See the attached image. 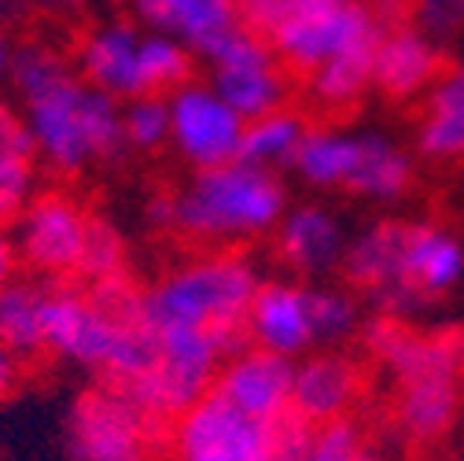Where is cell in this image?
<instances>
[{
    "mask_svg": "<svg viewBox=\"0 0 464 461\" xmlns=\"http://www.w3.org/2000/svg\"><path fill=\"white\" fill-rule=\"evenodd\" d=\"M262 284L258 266L240 251H207L166 270L140 296V318L151 332L199 329L232 348H247V307Z\"/></svg>",
    "mask_w": 464,
    "mask_h": 461,
    "instance_id": "6da1fadb",
    "label": "cell"
},
{
    "mask_svg": "<svg viewBox=\"0 0 464 461\" xmlns=\"http://www.w3.org/2000/svg\"><path fill=\"white\" fill-rule=\"evenodd\" d=\"M178 196V229L185 240L214 251L269 237L287 214V189L280 174L232 159L214 170H196Z\"/></svg>",
    "mask_w": 464,
    "mask_h": 461,
    "instance_id": "7a4b0ae2",
    "label": "cell"
},
{
    "mask_svg": "<svg viewBox=\"0 0 464 461\" xmlns=\"http://www.w3.org/2000/svg\"><path fill=\"white\" fill-rule=\"evenodd\" d=\"M23 123L37 162L63 178L85 174L96 162H114L126 152L122 103L85 85L78 71L23 100Z\"/></svg>",
    "mask_w": 464,
    "mask_h": 461,
    "instance_id": "3957f363",
    "label": "cell"
},
{
    "mask_svg": "<svg viewBox=\"0 0 464 461\" xmlns=\"http://www.w3.org/2000/svg\"><path fill=\"white\" fill-rule=\"evenodd\" d=\"M203 60L210 67L207 82L221 93V100H228L232 111H240L247 123L287 107V100H292L287 67L276 60L269 41L251 34L247 26H237L232 34H225Z\"/></svg>",
    "mask_w": 464,
    "mask_h": 461,
    "instance_id": "277c9868",
    "label": "cell"
},
{
    "mask_svg": "<svg viewBox=\"0 0 464 461\" xmlns=\"http://www.w3.org/2000/svg\"><path fill=\"white\" fill-rule=\"evenodd\" d=\"M383 23L362 5V0H321L317 8L303 12L284 30L269 37V48L287 67V74H314L317 67L332 64L335 55L354 48H369L383 37Z\"/></svg>",
    "mask_w": 464,
    "mask_h": 461,
    "instance_id": "5b68a950",
    "label": "cell"
},
{
    "mask_svg": "<svg viewBox=\"0 0 464 461\" xmlns=\"http://www.w3.org/2000/svg\"><path fill=\"white\" fill-rule=\"evenodd\" d=\"M140 314H114L107 310L89 288L60 284L48 288L44 307V351L55 358L74 362L92 373H107L114 362V351L122 343V332Z\"/></svg>",
    "mask_w": 464,
    "mask_h": 461,
    "instance_id": "8992f818",
    "label": "cell"
},
{
    "mask_svg": "<svg viewBox=\"0 0 464 461\" xmlns=\"http://www.w3.org/2000/svg\"><path fill=\"white\" fill-rule=\"evenodd\" d=\"M12 225V240L23 266L52 280L78 277L92 214L71 192H34V200Z\"/></svg>",
    "mask_w": 464,
    "mask_h": 461,
    "instance_id": "52a82bcc",
    "label": "cell"
},
{
    "mask_svg": "<svg viewBox=\"0 0 464 461\" xmlns=\"http://www.w3.org/2000/svg\"><path fill=\"white\" fill-rule=\"evenodd\" d=\"M169 148L196 170H214L240 159L247 119L232 111L210 82H188L169 93Z\"/></svg>",
    "mask_w": 464,
    "mask_h": 461,
    "instance_id": "ba28073f",
    "label": "cell"
},
{
    "mask_svg": "<svg viewBox=\"0 0 464 461\" xmlns=\"http://www.w3.org/2000/svg\"><path fill=\"white\" fill-rule=\"evenodd\" d=\"M169 454L173 461H273V425L210 391L169 425Z\"/></svg>",
    "mask_w": 464,
    "mask_h": 461,
    "instance_id": "9c48e42d",
    "label": "cell"
},
{
    "mask_svg": "<svg viewBox=\"0 0 464 461\" xmlns=\"http://www.w3.org/2000/svg\"><path fill=\"white\" fill-rule=\"evenodd\" d=\"M151 421L114 387H92L67 414V446L74 461H148Z\"/></svg>",
    "mask_w": 464,
    "mask_h": 461,
    "instance_id": "30bf717a",
    "label": "cell"
},
{
    "mask_svg": "<svg viewBox=\"0 0 464 461\" xmlns=\"http://www.w3.org/2000/svg\"><path fill=\"white\" fill-rule=\"evenodd\" d=\"M460 284H464V240L435 218L405 221L401 273H398L401 318L417 314L435 299H446Z\"/></svg>",
    "mask_w": 464,
    "mask_h": 461,
    "instance_id": "8fae6325",
    "label": "cell"
},
{
    "mask_svg": "<svg viewBox=\"0 0 464 461\" xmlns=\"http://www.w3.org/2000/svg\"><path fill=\"white\" fill-rule=\"evenodd\" d=\"M144 26L130 19H107L82 34L74 52V71L85 85L107 93L111 100L130 103L148 93L144 82Z\"/></svg>",
    "mask_w": 464,
    "mask_h": 461,
    "instance_id": "7c38bea8",
    "label": "cell"
},
{
    "mask_svg": "<svg viewBox=\"0 0 464 461\" xmlns=\"http://www.w3.org/2000/svg\"><path fill=\"white\" fill-rule=\"evenodd\" d=\"M292 384H295V362L280 358L262 348H240L228 355L214 377V395L225 398L232 410H240L255 421H280L292 414Z\"/></svg>",
    "mask_w": 464,
    "mask_h": 461,
    "instance_id": "4fadbf2b",
    "label": "cell"
},
{
    "mask_svg": "<svg viewBox=\"0 0 464 461\" xmlns=\"http://www.w3.org/2000/svg\"><path fill=\"white\" fill-rule=\"evenodd\" d=\"M464 410V377L453 369H428L394 384V428L405 446L435 450L457 428Z\"/></svg>",
    "mask_w": 464,
    "mask_h": 461,
    "instance_id": "5bb4252c",
    "label": "cell"
},
{
    "mask_svg": "<svg viewBox=\"0 0 464 461\" xmlns=\"http://www.w3.org/2000/svg\"><path fill=\"white\" fill-rule=\"evenodd\" d=\"M401 233H405V218H376L362 225L354 237H346V251L339 262L343 280L362 292L376 314L401 318Z\"/></svg>",
    "mask_w": 464,
    "mask_h": 461,
    "instance_id": "9a60e30c",
    "label": "cell"
},
{
    "mask_svg": "<svg viewBox=\"0 0 464 461\" xmlns=\"http://www.w3.org/2000/svg\"><path fill=\"white\" fill-rule=\"evenodd\" d=\"M247 343L280 358H306L317 351L310 284L303 280H262L247 307Z\"/></svg>",
    "mask_w": 464,
    "mask_h": 461,
    "instance_id": "2e32d148",
    "label": "cell"
},
{
    "mask_svg": "<svg viewBox=\"0 0 464 461\" xmlns=\"http://www.w3.org/2000/svg\"><path fill=\"white\" fill-rule=\"evenodd\" d=\"M273 251L280 266H287L303 284H314L317 277L339 273L346 251L343 221L324 203H292L273 229Z\"/></svg>",
    "mask_w": 464,
    "mask_h": 461,
    "instance_id": "e0dca14e",
    "label": "cell"
},
{
    "mask_svg": "<svg viewBox=\"0 0 464 461\" xmlns=\"http://www.w3.org/2000/svg\"><path fill=\"white\" fill-rule=\"evenodd\" d=\"M365 395V366L346 351H310L295 362L292 414L310 425L351 417Z\"/></svg>",
    "mask_w": 464,
    "mask_h": 461,
    "instance_id": "ac0fdd59",
    "label": "cell"
},
{
    "mask_svg": "<svg viewBox=\"0 0 464 461\" xmlns=\"http://www.w3.org/2000/svg\"><path fill=\"white\" fill-rule=\"evenodd\" d=\"M442 71H446V48L424 37L413 23H398L387 26L376 44L372 89L394 103L424 100Z\"/></svg>",
    "mask_w": 464,
    "mask_h": 461,
    "instance_id": "d6986e66",
    "label": "cell"
},
{
    "mask_svg": "<svg viewBox=\"0 0 464 461\" xmlns=\"http://www.w3.org/2000/svg\"><path fill=\"white\" fill-rule=\"evenodd\" d=\"M144 30L181 41L192 55H203L240 26V0H133Z\"/></svg>",
    "mask_w": 464,
    "mask_h": 461,
    "instance_id": "ffe728a7",
    "label": "cell"
},
{
    "mask_svg": "<svg viewBox=\"0 0 464 461\" xmlns=\"http://www.w3.org/2000/svg\"><path fill=\"white\" fill-rule=\"evenodd\" d=\"M413 148L428 162H464V60L446 64L424 96Z\"/></svg>",
    "mask_w": 464,
    "mask_h": 461,
    "instance_id": "44dd1931",
    "label": "cell"
},
{
    "mask_svg": "<svg viewBox=\"0 0 464 461\" xmlns=\"http://www.w3.org/2000/svg\"><path fill=\"white\" fill-rule=\"evenodd\" d=\"M417 181L413 152L387 133H358V162L346 181V196L365 203H398Z\"/></svg>",
    "mask_w": 464,
    "mask_h": 461,
    "instance_id": "7402d4cb",
    "label": "cell"
},
{
    "mask_svg": "<svg viewBox=\"0 0 464 461\" xmlns=\"http://www.w3.org/2000/svg\"><path fill=\"white\" fill-rule=\"evenodd\" d=\"M34 181L37 155L26 123L8 100H0V229L15 221L23 207L34 200Z\"/></svg>",
    "mask_w": 464,
    "mask_h": 461,
    "instance_id": "603a6c76",
    "label": "cell"
},
{
    "mask_svg": "<svg viewBox=\"0 0 464 461\" xmlns=\"http://www.w3.org/2000/svg\"><path fill=\"white\" fill-rule=\"evenodd\" d=\"M358 162V133H346L335 126H310L292 174L321 192H343Z\"/></svg>",
    "mask_w": 464,
    "mask_h": 461,
    "instance_id": "cb8c5ba5",
    "label": "cell"
},
{
    "mask_svg": "<svg viewBox=\"0 0 464 461\" xmlns=\"http://www.w3.org/2000/svg\"><path fill=\"white\" fill-rule=\"evenodd\" d=\"M44 307L48 288L37 280L15 277L0 288V348H8L19 362L44 355Z\"/></svg>",
    "mask_w": 464,
    "mask_h": 461,
    "instance_id": "d4e9b609",
    "label": "cell"
},
{
    "mask_svg": "<svg viewBox=\"0 0 464 461\" xmlns=\"http://www.w3.org/2000/svg\"><path fill=\"white\" fill-rule=\"evenodd\" d=\"M310 133L306 114H299L295 107H280L269 111L262 119H251L244 130V144H240V159L269 170V174H284V170L295 166V155L303 148Z\"/></svg>",
    "mask_w": 464,
    "mask_h": 461,
    "instance_id": "484cf974",
    "label": "cell"
},
{
    "mask_svg": "<svg viewBox=\"0 0 464 461\" xmlns=\"http://www.w3.org/2000/svg\"><path fill=\"white\" fill-rule=\"evenodd\" d=\"M380 44V41H376ZM376 44L354 48L346 55H335L332 64L317 67L306 74L310 100L324 111H351L362 103V96L372 89V60H376Z\"/></svg>",
    "mask_w": 464,
    "mask_h": 461,
    "instance_id": "4316f807",
    "label": "cell"
},
{
    "mask_svg": "<svg viewBox=\"0 0 464 461\" xmlns=\"http://www.w3.org/2000/svg\"><path fill=\"white\" fill-rule=\"evenodd\" d=\"M67 74H74V64L67 60V55L60 48H52L44 41H23L12 48V60L5 67V78L12 85V93L23 100L44 93L48 85L55 82H63Z\"/></svg>",
    "mask_w": 464,
    "mask_h": 461,
    "instance_id": "83f0119b",
    "label": "cell"
},
{
    "mask_svg": "<svg viewBox=\"0 0 464 461\" xmlns=\"http://www.w3.org/2000/svg\"><path fill=\"white\" fill-rule=\"evenodd\" d=\"M310 307H314L317 351H343V343L358 339V332L365 325L358 299L346 292V288L310 284Z\"/></svg>",
    "mask_w": 464,
    "mask_h": 461,
    "instance_id": "f1b7e54d",
    "label": "cell"
},
{
    "mask_svg": "<svg viewBox=\"0 0 464 461\" xmlns=\"http://www.w3.org/2000/svg\"><path fill=\"white\" fill-rule=\"evenodd\" d=\"M144 82H148V93L151 96H169L178 93L181 85L192 82V71H196V55L166 34H155V30H144Z\"/></svg>",
    "mask_w": 464,
    "mask_h": 461,
    "instance_id": "f546056e",
    "label": "cell"
},
{
    "mask_svg": "<svg viewBox=\"0 0 464 461\" xmlns=\"http://www.w3.org/2000/svg\"><path fill=\"white\" fill-rule=\"evenodd\" d=\"M126 273H130V270H126V240H122V233H119V229H114L107 218L92 214L78 280H82L85 288H92V284L126 277Z\"/></svg>",
    "mask_w": 464,
    "mask_h": 461,
    "instance_id": "4dcf8cb0",
    "label": "cell"
},
{
    "mask_svg": "<svg viewBox=\"0 0 464 461\" xmlns=\"http://www.w3.org/2000/svg\"><path fill=\"white\" fill-rule=\"evenodd\" d=\"M122 137L133 152H159L169 144V100L140 96L122 103Z\"/></svg>",
    "mask_w": 464,
    "mask_h": 461,
    "instance_id": "1f68e13d",
    "label": "cell"
},
{
    "mask_svg": "<svg viewBox=\"0 0 464 461\" xmlns=\"http://www.w3.org/2000/svg\"><path fill=\"white\" fill-rule=\"evenodd\" d=\"M369 446L372 443L354 417H339L328 425H314V439L303 461H362Z\"/></svg>",
    "mask_w": 464,
    "mask_h": 461,
    "instance_id": "d6a6232c",
    "label": "cell"
},
{
    "mask_svg": "<svg viewBox=\"0 0 464 461\" xmlns=\"http://www.w3.org/2000/svg\"><path fill=\"white\" fill-rule=\"evenodd\" d=\"M410 23L439 48H450L464 37V0H413Z\"/></svg>",
    "mask_w": 464,
    "mask_h": 461,
    "instance_id": "836d02e7",
    "label": "cell"
},
{
    "mask_svg": "<svg viewBox=\"0 0 464 461\" xmlns=\"http://www.w3.org/2000/svg\"><path fill=\"white\" fill-rule=\"evenodd\" d=\"M321 0H240V26H247L258 37H273L303 12L317 8Z\"/></svg>",
    "mask_w": 464,
    "mask_h": 461,
    "instance_id": "e575fe53",
    "label": "cell"
},
{
    "mask_svg": "<svg viewBox=\"0 0 464 461\" xmlns=\"http://www.w3.org/2000/svg\"><path fill=\"white\" fill-rule=\"evenodd\" d=\"M144 218L151 229H162V233H169V229H178V196L169 192H155L148 203H144Z\"/></svg>",
    "mask_w": 464,
    "mask_h": 461,
    "instance_id": "d590c367",
    "label": "cell"
},
{
    "mask_svg": "<svg viewBox=\"0 0 464 461\" xmlns=\"http://www.w3.org/2000/svg\"><path fill=\"white\" fill-rule=\"evenodd\" d=\"M362 5L383 23V26H398L410 19V8H413V0H362Z\"/></svg>",
    "mask_w": 464,
    "mask_h": 461,
    "instance_id": "8d00e7d4",
    "label": "cell"
},
{
    "mask_svg": "<svg viewBox=\"0 0 464 461\" xmlns=\"http://www.w3.org/2000/svg\"><path fill=\"white\" fill-rule=\"evenodd\" d=\"M439 343H442V351L446 358L453 362V369L464 377V325H446V329H435Z\"/></svg>",
    "mask_w": 464,
    "mask_h": 461,
    "instance_id": "74e56055",
    "label": "cell"
},
{
    "mask_svg": "<svg viewBox=\"0 0 464 461\" xmlns=\"http://www.w3.org/2000/svg\"><path fill=\"white\" fill-rule=\"evenodd\" d=\"M15 270H19V251H15V240L8 229H0V288L15 280Z\"/></svg>",
    "mask_w": 464,
    "mask_h": 461,
    "instance_id": "f35d334b",
    "label": "cell"
},
{
    "mask_svg": "<svg viewBox=\"0 0 464 461\" xmlns=\"http://www.w3.org/2000/svg\"><path fill=\"white\" fill-rule=\"evenodd\" d=\"M19 366H23V362H19L8 348H0V398H8V395L15 391V384H19V377H23Z\"/></svg>",
    "mask_w": 464,
    "mask_h": 461,
    "instance_id": "ab89813d",
    "label": "cell"
},
{
    "mask_svg": "<svg viewBox=\"0 0 464 461\" xmlns=\"http://www.w3.org/2000/svg\"><path fill=\"white\" fill-rule=\"evenodd\" d=\"M30 8H26V0H0V26H8L15 19H26Z\"/></svg>",
    "mask_w": 464,
    "mask_h": 461,
    "instance_id": "60d3db41",
    "label": "cell"
},
{
    "mask_svg": "<svg viewBox=\"0 0 464 461\" xmlns=\"http://www.w3.org/2000/svg\"><path fill=\"white\" fill-rule=\"evenodd\" d=\"M12 41H8V34H5V26H0V74H5V67H8V60H12Z\"/></svg>",
    "mask_w": 464,
    "mask_h": 461,
    "instance_id": "b9f144b4",
    "label": "cell"
}]
</instances>
